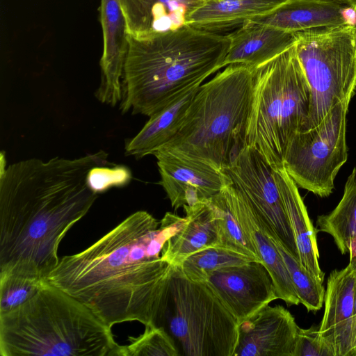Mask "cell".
Returning <instances> with one entry per match:
<instances>
[{"label": "cell", "mask_w": 356, "mask_h": 356, "mask_svg": "<svg viewBox=\"0 0 356 356\" xmlns=\"http://www.w3.org/2000/svg\"><path fill=\"white\" fill-rule=\"evenodd\" d=\"M185 222L171 212L158 220L136 211L86 249L60 258L44 280L111 327L126 321L146 325L155 286L170 264L163 248Z\"/></svg>", "instance_id": "1"}, {"label": "cell", "mask_w": 356, "mask_h": 356, "mask_svg": "<svg viewBox=\"0 0 356 356\" xmlns=\"http://www.w3.org/2000/svg\"><path fill=\"white\" fill-rule=\"evenodd\" d=\"M107 156L1 162L0 265L24 261L47 275L59 261L60 243L97 198L90 173L109 165Z\"/></svg>", "instance_id": "2"}, {"label": "cell", "mask_w": 356, "mask_h": 356, "mask_svg": "<svg viewBox=\"0 0 356 356\" xmlns=\"http://www.w3.org/2000/svg\"><path fill=\"white\" fill-rule=\"evenodd\" d=\"M122 113L150 117L223 67L230 39L188 24L149 40L128 35Z\"/></svg>", "instance_id": "3"}, {"label": "cell", "mask_w": 356, "mask_h": 356, "mask_svg": "<svg viewBox=\"0 0 356 356\" xmlns=\"http://www.w3.org/2000/svg\"><path fill=\"white\" fill-rule=\"evenodd\" d=\"M111 327L88 307L45 282L0 314L1 356H115Z\"/></svg>", "instance_id": "4"}, {"label": "cell", "mask_w": 356, "mask_h": 356, "mask_svg": "<svg viewBox=\"0 0 356 356\" xmlns=\"http://www.w3.org/2000/svg\"><path fill=\"white\" fill-rule=\"evenodd\" d=\"M254 76L255 67L229 65L201 85L178 132L159 149L225 171L246 145Z\"/></svg>", "instance_id": "5"}, {"label": "cell", "mask_w": 356, "mask_h": 356, "mask_svg": "<svg viewBox=\"0 0 356 356\" xmlns=\"http://www.w3.org/2000/svg\"><path fill=\"white\" fill-rule=\"evenodd\" d=\"M148 325L163 328L179 356H234L238 340L237 320L207 283L172 264L156 285Z\"/></svg>", "instance_id": "6"}, {"label": "cell", "mask_w": 356, "mask_h": 356, "mask_svg": "<svg viewBox=\"0 0 356 356\" xmlns=\"http://www.w3.org/2000/svg\"><path fill=\"white\" fill-rule=\"evenodd\" d=\"M310 88L295 44L255 67L246 145L258 149L274 170L283 167L287 147L307 120Z\"/></svg>", "instance_id": "7"}, {"label": "cell", "mask_w": 356, "mask_h": 356, "mask_svg": "<svg viewBox=\"0 0 356 356\" xmlns=\"http://www.w3.org/2000/svg\"><path fill=\"white\" fill-rule=\"evenodd\" d=\"M295 48L310 88L307 120L300 131L318 126L339 102L356 90V23L295 33Z\"/></svg>", "instance_id": "8"}, {"label": "cell", "mask_w": 356, "mask_h": 356, "mask_svg": "<svg viewBox=\"0 0 356 356\" xmlns=\"http://www.w3.org/2000/svg\"><path fill=\"white\" fill-rule=\"evenodd\" d=\"M350 100L337 104L321 124L296 132L284 158L283 167L298 187L321 197L329 196L334 180L346 162V115Z\"/></svg>", "instance_id": "9"}, {"label": "cell", "mask_w": 356, "mask_h": 356, "mask_svg": "<svg viewBox=\"0 0 356 356\" xmlns=\"http://www.w3.org/2000/svg\"><path fill=\"white\" fill-rule=\"evenodd\" d=\"M232 184L248 201L268 234L300 261L298 251L274 169L255 147L245 145L225 170Z\"/></svg>", "instance_id": "10"}, {"label": "cell", "mask_w": 356, "mask_h": 356, "mask_svg": "<svg viewBox=\"0 0 356 356\" xmlns=\"http://www.w3.org/2000/svg\"><path fill=\"white\" fill-rule=\"evenodd\" d=\"M205 282L238 324L278 299L269 273L259 261L214 270Z\"/></svg>", "instance_id": "11"}, {"label": "cell", "mask_w": 356, "mask_h": 356, "mask_svg": "<svg viewBox=\"0 0 356 356\" xmlns=\"http://www.w3.org/2000/svg\"><path fill=\"white\" fill-rule=\"evenodd\" d=\"M154 156L161 175L159 184L175 209L206 201L232 184L225 172L209 165L161 149Z\"/></svg>", "instance_id": "12"}, {"label": "cell", "mask_w": 356, "mask_h": 356, "mask_svg": "<svg viewBox=\"0 0 356 356\" xmlns=\"http://www.w3.org/2000/svg\"><path fill=\"white\" fill-rule=\"evenodd\" d=\"M298 328L286 308L268 305L238 324L234 356H295Z\"/></svg>", "instance_id": "13"}, {"label": "cell", "mask_w": 356, "mask_h": 356, "mask_svg": "<svg viewBox=\"0 0 356 356\" xmlns=\"http://www.w3.org/2000/svg\"><path fill=\"white\" fill-rule=\"evenodd\" d=\"M356 270L348 264L327 281L320 337L332 356H353V311Z\"/></svg>", "instance_id": "14"}, {"label": "cell", "mask_w": 356, "mask_h": 356, "mask_svg": "<svg viewBox=\"0 0 356 356\" xmlns=\"http://www.w3.org/2000/svg\"><path fill=\"white\" fill-rule=\"evenodd\" d=\"M100 21L103 53L100 83L95 96L99 102L115 106L122 97V79L128 51V34L120 0H101Z\"/></svg>", "instance_id": "15"}, {"label": "cell", "mask_w": 356, "mask_h": 356, "mask_svg": "<svg viewBox=\"0 0 356 356\" xmlns=\"http://www.w3.org/2000/svg\"><path fill=\"white\" fill-rule=\"evenodd\" d=\"M129 36L149 40L187 24L198 0H120Z\"/></svg>", "instance_id": "16"}, {"label": "cell", "mask_w": 356, "mask_h": 356, "mask_svg": "<svg viewBox=\"0 0 356 356\" xmlns=\"http://www.w3.org/2000/svg\"><path fill=\"white\" fill-rule=\"evenodd\" d=\"M234 200L242 227L254 245L260 261L269 273L278 299L282 300L288 306L298 305L300 300L288 269L266 226L246 198L235 187Z\"/></svg>", "instance_id": "17"}, {"label": "cell", "mask_w": 356, "mask_h": 356, "mask_svg": "<svg viewBox=\"0 0 356 356\" xmlns=\"http://www.w3.org/2000/svg\"><path fill=\"white\" fill-rule=\"evenodd\" d=\"M228 35L230 46L223 67L242 64L257 67L289 49L296 40L295 33L251 20Z\"/></svg>", "instance_id": "18"}, {"label": "cell", "mask_w": 356, "mask_h": 356, "mask_svg": "<svg viewBox=\"0 0 356 356\" xmlns=\"http://www.w3.org/2000/svg\"><path fill=\"white\" fill-rule=\"evenodd\" d=\"M183 209L186 222L165 243L161 255L162 259L175 265L200 250L220 245L218 217L209 200Z\"/></svg>", "instance_id": "19"}, {"label": "cell", "mask_w": 356, "mask_h": 356, "mask_svg": "<svg viewBox=\"0 0 356 356\" xmlns=\"http://www.w3.org/2000/svg\"><path fill=\"white\" fill-rule=\"evenodd\" d=\"M346 8L330 0H288L271 13L250 20L296 33L350 22Z\"/></svg>", "instance_id": "20"}, {"label": "cell", "mask_w": 356, "mask_h": 356, "mask_svg": "<svg viewBox=\"0 0 356 356\" xmlns=\"http://www.w3.org/2000/svg\"><path fill=\"white\" fill-rule=\"evenodd\" d=\"M274 174L293 232L300 262L323 284L325 274L319 265L316 231L309 219L298 186L284 167L274 170Z\"/></svg>", "instance_id": "21"}, {"label": "cell", "mask_w": 356, "mask_h": 356, "mask_svg": "<svg viewBox=\"0 0 356 356\" xmlns=\"http://www.w3.org/2000/svg\"><path fill=\"white\" fill-rule=\"evenodd\" d=\"M201 85L195 86L149 117L139 132L125 144V155L141 159L152 154L178 132Z\"/></svg>", "instance_id": "22"}, {"label": "cell", "mask_w": 356, "mask_h": 356, "mask_svg": "<svg viewBox=\"0 0 356 356\" xmlns=\"http://www.w3.org/2000/svg\"><path fill=\"white\" fill-rule=\"evenodd\" d=\"M288 0H215L193 10L187 24L216 33L242 25L245 21L268 14Z\"/></svg>", "instance_id": "23"}, {"label": "cell", "mask_w": 356, "mask_h": 356, "mask_svg": "<svg viewBox=\"0 0 356 356\" xmlns=\"http://www.w3.org/2000/svg\"><path fill=\"white\" fill-rule=\"evenodd\" d=\"M317 231L330 235L341 254H349V264L356 270V168L345 184L343 195L335 209L319 216Z\"/></svg>", "instance_id": "24"}, {"label": "cell", "mask_w": 356, "mask_h": 356, "mask_svg": "<svg viewBox=\"0 0 356 356\" xmlns=\"http://www.w3.org/2000/svg\"><path fill=\"white\" fill-rule=\"evenodd\" d=\"M44 275L24 261L0 265V314L6 313L31 298L45 283Z\"/></svg>", "instance_id": "25"}, {"label": "cell", "mask_w": 356, "mask_h": 356, "mask_svg": "<svg viewBox=\"0 0 356 356\" xmlns=\"http://www.w3.org/2000/svg\"><path fill=\"white\" fill-rule=\"evenodd\" d=\"M209 200L218 217L219 246L260 261L254 245L241 224L235 205L233 185L225 187Z\"/></svg>", "instance_id": "26"}, {"label": "cell", "mask_w": 356, "mask_h": 356, "mask_svg": "<svg viewBox=\"0 0 356 356\" xmlns=\"http://www.w3.org/2000/svg\"><path fill=\"white\" fill-rule=\"evenodd\" d=\"M252 261L257 260L222 247L213 246L188 256L178 266L188 278L205 282L214 270Z\"/></svg>", "instance_id": "27"}, {"label": "cell", "mask_w": 356, "mask_h": 356, "mask_svg": "<svg viewBox=\"0 0 356 356\" xmlns=\"http://www.w3.org/2000/svg\"><path fill=\"white\" fill-rule=\"evenodd\" d=\"M270 236L285 263L300 303L302 304L308 312L321 309L325 293L323 284L315 279L300 262L286 250L277 237L270 235Z\"/></svg>", "instance_id": "28"}, {"label": "cell", "mask_w": 356, "mask_h": 356, "mask_svg": "<svg viewBox=\"0 0 356 356\" xmlns=\"http://www.w3.org/2000/svg\"><path fill=\"white\" fill-rule=\"evenodd\" d=\"M129 341L127 345H119L115 356H179L174 340L161 327L145 326L142 334Z\"/></svg>", "instance_id": "29"}, {"label": "cell", "mask_w": 356, "mask_h": 356, "mask_svg": "<svg viewBox=\"0 0 356 356\" xmlns=\"http://www.w3.org/2000/svg\"><path fill=\"white\" fill-rule=\"evenodd\" d=\"M130 177L129 171L124 167L109 168L107 165H103L94 168L89 179L92 188L98 193L112 186L124 185Z\"/></svg>", "instance_id": "30"}, {"label": "cell", "mask_w": 356, "mask_h": 356, "mask_svg": "<svg viewBox=\"0 0 356 356\" xmlns=\"http://www.w3.org/2000/svg\"><path fill=\"white\" fill-rule=\"evenodd\" d=\"M332 356L322 341L318 327L298 328L295 356Z\"/></svg>", "instance_id": "31"}, {"label": "cell", "mask_w": 356, "mask_h": 356, "mask_svg": "<svg viewBox=\"0 0 356 356\" xmlns=\"http://www.w3.org/2000/svg\"><path fill=\"white\" fill-rule=\"evenodd\" d=\"M353 356H356V282L353 311Z\"/></svg>", "instance_id": "32"}, {"label": "cell", "mask_w": 356, "mask_h": 356, "mask_svg": "<svg viewBox=\"0 0 356 356\" xmlns=\"http://www.w3.org/2000/svg\"><path fill=\"white\" fill-rule=\"evenodd\" d=\"M342 3L356 11V0H330Z\"/></svg>", "instance_id": "33"}, {"label": "cell", "mask_w": 356, "mask_h": 356, "mask_svg": "<svg viewBox=\"0 0 356 356\" xmlns=\"http://www.w3.org/2000/svg\"><path fill=\"white\" fill-rule=\"evenodd\" d=\"M198 1H202V2H207V1H215V0H198Z\"/></svg>", "instance_id": "34"}]
</instances>
